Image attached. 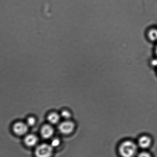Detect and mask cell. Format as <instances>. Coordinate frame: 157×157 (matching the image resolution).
Masks as SVG:
<instances>
[{"label": "cell", "mask_w": 157, "mask_h": 157, "mask_svg": "<svg viewBox=\"0 0 157 157\" xmlns=\"http://www.w3.org/2000/svg\"><path fill=\"white\" fill-rule=\"evenodd\" d=\"M147 37L150 40L153 42L157 41V29H150L147 32Z\"/></svg>", "instance_id": "obj_8"}, {"label": "cell", "mask_w": 157, "mask_h": 157, "mask_svg": "<svg viewBox=\"0 0 157 157\" xmlns=\"http://www.w3.org/2000/svg\"><path fill=\"white\" fill-rule=\"evenodd\" d=\"M41 135L43 138L45 139H48L53 135L54 130L51 126L46 124L41 129Z\"/></svg>", "instance_id": "obj_6"}, {"label": "cell", "mask_w": 157, "mask_h": 157, "mask_svg": "<svg viewBox=\"0 0 157 157\" xmlns=\"http://www.w3.org/2000/svg\"><path fill=\"white\" fill-rule=\"evenodd\" d=\"M61 116L63 118H65V119H69L70 118L71 115L70 112H69L68 111L64 110L61 113Z\"/></svg>", "instance_id": "obj_10"}, {"label": "cell", "mask_w": 157, "mask_h": 157, "mask_svg": "<svg viewBox=\"0 0 157 157\" xmlns=\"http://www.w3.org/2000/svg\"><path fill=\"white\" fill-rule=\"evenodd\" d=\"M151 63L152 65L155 67L157 66V58L156 59L153 60V61H152Z\"/></svg>", "instance_id": "obj_14"}, {"label": "cell", "mask_w": 157, "mask_h": 157, "mask_svg": "<svg viewBox=\"0 0 157 157\" xmlns=\"http://www.w3.org/2000/svg\"><path fill=\"white\" fill-rule=\"evenodd\" d=\"M155 54H156V55L157 58V44L156 46V48H155Z\"/></svg>", "instance_id": "obj_15"}, {"label": "cell", "mask_w": 157, "mask_h": 157, "mask_svg": "<svg viewBox=\"0 0 157 157\" xmlns=\"http://www.w3.org/2000/svg\"><path fill=\"white\" fill-rule=\"evenodd\" d=\"M60 141L58 139H55L52 141V147H56L59 145Z\"/></svg>", "instance_id": "obj_12"}, {"label": "cell", "mask_w": 157, "mask_h": 157, "mask_svg": "<svg viewBox=\"0 0 157 157\" xmlns=\"http://www.w3.org/2000/svg\"><path fill=\"white\" fill-rule=\"evenodd\" d=\"M138 146L133 141L126 140L120 144L118 151L120 155L123 157H133L137 152Z\"/></svg>", "instance_id": "obj_1"}, {"label": "cell", "mask_w": 157, "mask_h": 157, "mask_svg": "<svg viewBox=\"0 0 157 157\" xmlns=\"http://www.w3.org/2000/svg\"><path fill=\"white\" fill-rule=\"evenodd\" d=\"M138 156L141 157H150L151 155L147 152H143L140 153Z\"/></svg>", "instance_id": "obj_13"}, {"label": "cell", "mask_w": 157, "mask_h": 157, "mask_svg": "<svg viewBox=\"0 0 157 157\" xmlns=\"http://www.w3.org/2000/svg\"><path fill=\"white\" fill-rule=\"evenodd\" d=\"M59 115L56 113H50L48 117V120L51 124H56L59 121Z\"/></svg>", "instance_id": "obj_9"}, {"label": "cell", "mask_w": 157, "mask_h": 157, "mask_svg": "<svg viewBox=\"0 0 157 157\" xmlns=\"http://www.w3.org/2000/svg\"><path fill=\"white\" fill-rule=\"evenodd\" d=\"M35 123V120L33 117H30L27 120V124L28 125L32 126L34 125Z\"/></svg>", "instance_id": "obj_11"}, {"label": "cell", "mask_w": 157, "mask_h": 157, "mask_svg": "<svg viewBox=\"0 0 157 157\" xmlns=\"http://www.w3.org/2000/svg\"><path fill=\"white\" fill-rule=\"evenodd\" d=\"M38 138L35 135H29L26 137L24 140V142L26 145L29 147L34 146L37 142Z\"/></svg>", "instance_id": "obj_7"}, {"label": "cell", "mask_w": 157, "mask_h": 157, "mask_svg": "<svg viewBox=\"0 0 157 157\" xmlns=\"http://www.w3.org/2000/svg\"><path fill=\"white\" fill-rule=\"evenodd\" d=\"M151 143V139L150 136L144 135L138 139V145L141 148L147 149L150 147Z\"/></svg>", "instance_id": "obj_5"}, {"label": "cell", "mask_w": 157, "mask_h": 157, "mask_svg": "<svg viewBox=\"0 0 157 157\" xmlns=\"http://www.w3.org/2000/svg\"><path fill=\"white\" fill-rule=\"evenodd\" d=\"M53 147L52 146L46 144H41L37 147L35 154L38 157H48L52 156Z\"/></svg>", "instance_id": "obj_2"}, {"label": "cell", "mask_w": 157, "mask_h": 157, "mask_svg": "<svg viewBox=\"0 0 157 157\" xmlns=\"http://www.w3.org/2000/svg\"><path fill=\"white\" fill-rule=\"evenodd\" d=\"M28 126L22 122L16 123L14 124L13 130L14 132L17 135H22L27 132Z\"/></svg>", "instance_id": "obj_4"}, {"label": "cell", "mask_w": 157, "mask_h": 157, "mask_svg": "<svg viewBox=\"0 0 157 157\" xmlns=\"http://www.w3.org/2000/svg\"><path fill=\"white\" fill-rule=\"evenodd\" d=\"M74 128V124L70 121H64L61 123L59 126V130L64 134H69L71 133Z\"/></svg>", "instance_id": "obj_3"}]
</instances>
